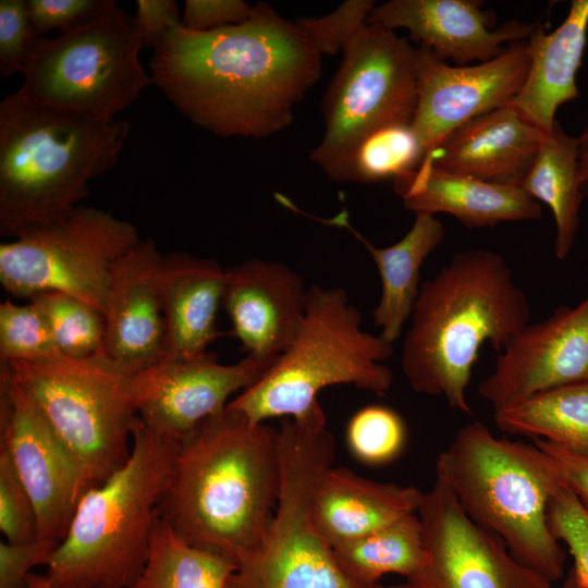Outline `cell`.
<instances>
[{
    "label": "cell",
    "instance_id": "1",
    "mask_svg": "<svg viewBox=\"0 0 588 588\" xmlns=\"http://www.w3.org/2000/svg\"><path fill=\"white\" fill-rule=\"evenodd\" d=\"M321 57L296 22L260 2L236 25L194 32L174 23L149 68L152 83L194 124L222 137L260 138L292 123L320 78Z\"/></svg>",
    "mask_w": 588,
    "mask_h": 588
},
{
    "label": "cell",
    "instance_id": "2",
    "mask_svg": "<svg viewBox=\"0 0 588 588\" xmlns=\"http://www.w3.org/2000/svg\"><path fill=\"white\" fill-rule=\"evenodd\" d=\"M280 488L279 429L225 407L179 441L158 512L191 546L237 563L265 539Z\"/></svg>",
    "mask_w": 588,
    "mask_h": 588
},
{
    "label": "cell",
    "instance_id": "3",
    "mask_svg": "<svg viewBox=\"0 0 588 588\" xmlns=\"http://www.w3.org/2000/svg\"><path fill=\"white\" fill-rule=\"evenodd\" d=\"M411 317L401 353L408 383L471 414L466 390L480 348L500 354L529 323L530 308L504 258L476 248L455 253L421 283Z\"/></svg>",
    "mask_w": 588,
    "mask_h": 588
},
{
    "label": "cell",
    "instance_id": "4",
    "mask_svg": "<svg viewBox=\"0 0 588 588\" xmlns=\"http://www.w3.org/2000/svg\"><path fill=\"white\" fill-rule=\"evenodd\" d=\"M130 123L38 103L20 89L0 102V234L53 223L112 170Z\"/></svg>",
    "mask_w": 588,
    "mask_h": 588
},
{
    "label": "cell",
    "instance_id": "5",
    "mask_svg": "<svg viewBox=\"0 0 588 588\" xmlns=\"http://www.w3.org/2000/svg\"><path fill=\"white\" fill-rule=\"evenodd\" d=\"M179 441L139 418L126 462L79 498L47 565L53 588H130L142 574Z\"/></svg>",
    "mask_w": 588,
    "mask_h": 588
},
{
    "label": "cell",
    "instance_id": "6",
    "mask_svg": "<svg viewBox=\"0 0 588 588\" xmlns=\"http://www.w3.org/2000/svg\"><path fill=\"white\" fill-rule=\"evenodd\" d=\"M436 479L519 563L551 584L564 576L565 551L548 525L562 481L535 443L498 438L481 422H469L438 455Z\"/></svg>",
    "mask_w": 588,
    "mask_h": 588
},
{
    "label": "cell",
    "instance_id": "7",
    "mask_svg": "<svg viewBox=\"0 0 588 588\" xmlns=\"http://www.w3.org/2000/svg\"><path fill=\"white\" fill-rule=\"evenodd\" d=\"M360 324L362 315L343 289L311 285L291 346L226 407L253 422H265L273 417L310 416L321 409L318 393L333 384L385 394L393 373L383 362L393 355V344Z\"/></svg>",
    "mask_w": 588,
    "mask_h": 588
},
{
    "label": "cell",
    "instance_id": "8",
    "mask_svg": "<svg viewBox=\"0 0 588 588\" xmlns=\"http://www.w3.org/2000/svg\"><path fill=\"white\" fill-rule=\"evenodd\" d=\"M65 448L83 493L128 458L138 414L131 378L101 352L72 359L4 362Z\"/></svg>",
    "mask_w": 588,
    "mask_h": 588
},
{
    "label": "cell",
    "instance_id": "9",
    "mask_svg": "<svg viewBox=\"0 0 588 588\" xmlns=\"http://www.w3.org/2000/svg\"><path fill=\"white\" fill-rule=\"evenodd\" d=\"M143 47L134 19L110 0L73 29L42 37L19 89L38 103L114 119L152 83Z\"/></svg>",
    "mask_w": 588,
    "mask_h": 588
},
{
    "label": "cell",
    "instance_id": "10",
    "mask_svg": "<svg viewBox=\"0 0 588 588\" xmlns=\"http://www.w3.org/2000/svg\"><path fill=\"white\" fill-rule=\"evenodd\" d=\"M342 54L322 101L323 137L310 152L334 181L366 136L412 123L418 96L416 48L394 30L366 24Z\"/></svg>",
    "mask_w": 588,
    "mask_h": 588
},
{
    "label": "cell",
    "instance_id": "11",
    "mask_svg": "<svg viewBox=\"0 0 588 588\" xmlns=\"http://www.w3.org/2000/svg\"><path fill=\"white\" fill-rule=\"evenodd\" d=\"M139 240L130 221L76 206L60 220L0 245V283L15 297L60 292L103 314L115 265Z\"/></svg>",
    "mask_w": 588,
    "mask_h": 588
},
{
    "label": "cell",
    "instance_id": "12",
    "mask_svg": "<svg viewBox=\"0 0 588 588\" xmlns=\"http://www.w3.org/2000/svg\"><path fill=\"white\" fill-rule=\"evenodd\" d=\"M417 515L426 558L418 576L407 581L421 588H553L476 524L440 480L424 493Z\"/></svg>",
    "mask_w": 588,
    "mask_h": 588
},
{
    "label": "cell",
    "instance_id": "13",
    "mask_svg": "<svg viewBox=\"0 0 588 588\" xmlns=\"http://www.w3.org/2000/svg\"><path fill=\"white\" fill-rule=\"evenodd\" d=\"M1 445L35 509L37 539L59 544L83 494L78 471L32 396L0 368Z\"/></svg>",
    "mask_w": 588,
    "mask_h": 588
},
{
    "label": "cell",
    "instance_id": "14",
    "mask_svg": "<svg viewBox=\"0 0 588 588\" xmlns=\"http://www.w3.org/2000/svg\"><path fill=\"white\" fill-rule=\"evenodd\" d=\"M418 85L412 127L425 152L470 120L510 103L529 68L527 42L517 41L476 65H449L428 49L415 54Z\"/></svg>",
    "mask_w": 588,
    "mask_h": 588
},
{
    "label": "cell",
    "instance_id": "15",
    "mask_svg": "<svg viewBox=\"0 0 588 588\" xmlns=\"http://www.w3.org/2000/svg\"><path fill=\"white\" fill-rule=\"evenodd\" d=\"M278 357L247 354L235 364L222 365L205 353L159 363L131 378L138 418L151 430L180 441L222 413L232 393L259 381Z\"/></svg>",
    "mask_w": 588,
    "mask_h": 588
},
{
    "label": "cell",
    "instance_id": "16",
    "mask_svg": "<svg viewBox=\"0 0 588 588\" xmlns=\"http://www.w3.org/2000/svg\"><path fill=\"white\" fill-rule=\"evenodd\" d=\"M588 382V296L527 324L498 355L479 394L494 412L552 389Z\"/></svg>",
    "mask_w": 588,
    "mask_h": 588
},
{
    "label": "cell",
    "instance_id": "17",
    "mask_svg": "<svg viewBox=\"0 0 588 588\" xmlns=\"http://www.w3.org/2000/svg\"><path fill=\"white\" fill-rule=\"evenodd\" d=\"M311 498L308 483H283L265 539L236 563L226 588H358L342 574L314 525Z\"/></svg>",
    "mask_w": 588,
    "mask_h": 588
},
{
    "label": "cell",
    "instance_id": "18",
    "mask_svg": "<svg viewBox=\"0 0 588 588\" xmlns=\"http://www.w3.org/2000/svg\"><path fill=\"white\" fill-rule=\"evenodd\" d=\"M162 257L151 238L139 240L113 270L103 311L102 353L128 375L163 360Z\"/></svg>",
    "mask_w": 588,
    "mask_h": 588
},
{
    "label": "cell",
    "instance_id": "19",
    "mask_svg": "<svg viewBox=\"0 0 588 588\" xmlns=\"http://www.w3.org/2000/svg\"><path fill=\"white\" fill-rule=\"evenodd\" d=\"M222 304L247 354L278 357L302 326L307 289L286 265L252 258L225 269Z\"/></svg>",
    "mask_w": 588,
    "mask_h": 588
},
{
    "label": "cell",
    "instance_id": "20",
    "mask_svg": "<svg viewBox=\"0 0 588 588\" xmlns=\"http://www.w3.org/2000/svg\"><path fill=\"white\" fill-rule=\"evenodd\" d=\"M494 22L492 12L471 0H391L376 5L367 20L391 30L407 29L418 47L457 65L498 57L505 42L529 38L537 25L509 21L493 29Z\"/></svg>",
    "mask_w": 588,
    "mask_h": 588
},
{
    "label": "cell",
    "instance_id": "21",
    "mask_svg": "<svg viewBox=\"0 0 588 588\" xmlns=\"http://www.w3.org/2000/svg\"><path fill=\"white\" fill-rule=\"evenodd\" d=\"M544 134L510 102L465 123L424 159L453 174L520 186Z\"/></svg>",
    "mask_w": 588,
    "mask_h": 588
},
{
    "label": "cell",
    "instance_id": "22",
    "mask_svg": "<svg viewBox=\"0 0 588 588\" xmlns=\"http://www.w3.org/2000/svg\"><path fill=\"white\" fill-rule=\"evenodd\" d=\"M393 189L404 207L415 215L443 212L468 228L536 220L542 213L540 204L520 186L453 174L426 159L394 179Z\"/></svg>",
    "mask_w": 588,
    "mask_h": 588
},
{
    "label": "cell",
    "instance_id": "23",
    "mask_svg": "<svg viewBox=\"0 0 588 588\" xmlns=\"http://www.w3.org/2000/svg\"><path fill=\"white\" fill-rule=\"evenodd\" d=\"M225 279V269L212 259L177 252L163 255L160 269L164 318L162 362L189 359L207 353L208 345L219 335L217 314Z\"/></svg>",
    "mask_w": 588,
    "mask_h": 588
},
{
    "label": "cell",
    "instance_id": "24",
    "mask_svg": "<svg viewBox=\"0 0 588 588\" xmlns=\"http://www.w3.org/2000/svg\"><path fill=\"white\" fill-rule=\"evenodd\" d=\"M422 495L413 486L373 481L332 465L315 487L311 518L333 548L417 513Z\"/></svg>",
    "mask_w": 588,
    "mask_h": 588
},
{
    "label": "cell",
    "instance_id": "25",
    "mask_svg": "<svg viewBox=\"0 0 588 588\" xmlns=\"http://www.w3.org/2000/svg\"><path fill=\"white\" fill-rule=\"evenodd\" d=\"M588 32V0H573L564 21L547 33L536 25L527 42L529 68L511 101L544 133L552 131L558 108L578 97L576 75Z\"/></svg>",
    "mask_w": 588,
    "mask_h": 588
},
{
    "label": "cell",
    "instance_id": "26",
    "mask_svg": "<svg viewBox=\"0 0 588 588\" xmlns=\"http://www.w3.org/2000/svg\"><path fill=\"white\" fill-rule=\"evenodd\" d=\"M311 218L346 228L369 253L381 279V295L372 311L373 323L381 329L380 335L393 344L412 316L421 285V266L443 241L442 222L433 215L417 213L411 230L399 242L377 247L350 224L345 211L328 220Z\"/></svg>",
    "mask_w": 588,
    "mask_h": 588
},
{
    "label": "cell",
    "instance_id": "27",
    "mask_svg": "<svg viewBox=\"0 0 588 588\" xmlns=\"http://www.w3.org/2000/svg\"><path fill=\"white\" fill-rule=\"evenodd\" d=\"M520 187L552 211L555 223L554 255L564 260L575 242L584 198L578 171V138L556 121L546 133Z\"/></svg>",
    "mask_w": 588,
    "mask_h": 588
},
{
    "label": "cell",
    "instance_id": "28",
    "mask_svg": "<svg viewBox=\"0 0 588 588\" xmlns=\"http://www.w3.org/2000/svg\"><path fill=\"white\" fill-rule=\"evenodd\" d=\"M332 552L342 574L358 588H379V580L387 574L413 580L426 558L417 513L335 546Z\"/></svg>",
    "mask_w": 588,
    "mask_h": 588
},
{
    "label": "cell",
    "instance_id": "29",
    "mask_svg": "<svg viewBox=\"0 0 588 588\" xmlns=\"http://www.w3.org/2000/svg\"><path fill=\"white\" fill-rule=\"evenodd\" d=\"M503 432L543 440L588 458V382L536 394L494 412Z\"/></svg>",
    "mask_w": 588,
    "mask_h": 588
},
{
    "label": "cell",
    "instance_id": "30",
    "mask_svg": "<svg viewBox=\"0 0 588 588\" xmlns=\"http://www.w3.org/2000/svg\"><path fill=\"white\" fill-rule=\"evenodd\" d=\"M236 563L183 540L160 516L146 565L130 588H226Z\"/></svg>",
    "mask_w": 588,
    "mask_h": 588
},
{
    "label": "cell",
    "instance_id": "31",
    "mask_svg": "<svg viewBox=\"0 0 588 588\" xmlns=\"http://www.w3.org/2000/svg\"><path fill=\"white\" fill-rule=\"evenodd\" d=\"M426 152L411 124H395L366 136L353 150L338 182L396 179L419 166Z\"/></svg>",
    "mask_w": 588,
    "mask_h": 588
},
{
    "label": "cell",
    "instance_id": "32",
    "mask_svg": "<svg viewBox=\"0 0 588 588\" xmlns=\"http://www.w3.org/2000/svg\"><path fill=\"white\" fill-rule=\"evenodd\" d=\"M29 301L42 311L61 356L83 359L102 352L106 320L101 311L60 292L40 293Z\"/></svg>",
    "mask_w": 588,
    "mask_h": 588
},
{
    "label": "cell",
    "instance_id": "33",
    "mask_svg": "<svg viewBox=\"0 0 588 588\" xmlns=\"http://www.w3.org/2000/svg\"><path fill=\"white\" fill-rule=\"evenodd\" d=\"M403 418L383 405L357 411L346 427L347 446L355 458L367 465H383L395 460L406 444Z\"/></svg>",
    "mask_w": 588,
    "mask_h": 588
},
{
    "label": "cell",
    "instance_id": "34",
    "mask_svg": "<svg viewBox=\"0 0 588 588\" xmlns=\"http://www.w3.org/2000/svg\"><path fill=\"white\" fill-rule=\"evenodd\" d=\"M58 356L48 322L35 302L0 304L1 362H39Z\"/></svg>",
    "mask_w": 588,
    "mask_h": 588
},
{
    "label": "cell",
    "instance_id": "35",
    "mask_svg": "<svg viewBox=\"0 0 588 588\" xmlns=\"http://www.w3.org/2000/svg\"><path fill=\"white\" fill-rule=\"evenodd\" d=\"M548 525L554 538L566 546L572 569L588 588V510L563 483L550 501Z\"/></svg>",
    "mask_w": 588,
    "mask_h": 588
},
{
    "label": "cell",
    "instance_id": "36",
    "mask_svg": "<svg viewBox=\"0 0 588 588\" xmlns=\"http://www.w3.org/2000/svg\"><path fill=\"white\" fill-rule=\"evenodd\" d=\"M375 7L372 0H348L326 16L298 19L296 24L321 56H333L343 52L367 24Z\"/></svg>",
    "mask_w": 588,
    "mask_h": 588
},
{
    "label": "cell",
    "instance_id": "37",
    "mask_svg": "<svg viewBox=\"0 0 588 588\" xmlns=\"http://www.w3.org/2000/svg\"><path fill=\"white\" fill-rule=\"evenodd\" d=\"M42 37L33 26L26 0L0 1V74H24Z\"/></svg>",
    "mask_w": 588,
    "mask_h": 588
},
{
    "label": "cell",
    "instance_id": "38",
    "mask_svg": "<svg viewBox=\"0 0 588 588\" xmlns=\"http://www.w3.org/2000/svg\"><path fill=\"white\" fill-rule=\"evenodd\" d=\"M0 530L5 541L25 543L37 539L33 502L8 451L0 446Z\"/></svg>",
    "mask_w": 588,
    "mask_h": 588
},
{
    "label": "cell",
    "instance_id": "39",
    "mask_svg": "<svg viewBox=\"0 0 588 588\" xmlns=\"http://www.w3.org/2000/svg\"><path fill=\"white\" fill-rule=\"evenodd\" d=\"M110 0H26L30 22L42 35L52 29L60 34L88 21L102 11Z\"/></svg>",
    "mask_w": 588,
    "mask_h": 588
},
{
    "label": "cell",
    "instance_id": "40",
    "mask_svg": "<svg viewBox=\"0 0 588 588\" xmlns=\"http://www.w3.org/2000/svg\"><path fill=\"white\" fill-rule=\"evenodd\" d=\"M57 543L36 539L25 543L0 542V588H23L30 569L48 565Z\"/></svg>",
    "mask_w": 588,
    "mask_h": 588
},
{
    "label": "cell",
    "instance_id": "41",
    "mask_svg": "<svg viewBox=\"0 0 588 588\" xmlns=\"http://www.w3.org/2000/svg\"><path fill=\"white\" fill-rule=\"evenodd\" d=\"M254 11L255 5L243 0H186L181 23L189 30L207 32L241 24Z\"/></svg>",
    "mask_w": 588,
    "mask_h": 588
},
{
    "label": "cell",
    "instance_id": "42",
    "mask_svg": "<svg viewBox=\"0 0 588 588\" xmlns=\"http://www.w3.org/2000/svg\"><path fill=\"white\" fill-rule=\"evenodd\" d=\"M136 8L133 19L145 46L156 48L169 28L180 21L174 0H137Z\"/></svg>",
    "mask_w": 588,
    "mask_h": 588
},
{
    "label": "cell",
    "instance_id": "43",
    "mask_svg": "<svg viewBox=\"0 0 588 588\" xmlns=\"http://www.w3.org/2000/svg\"><path fill=\"white\" fill-rule=\"evenodd\" d=\"M550 458L560 480L588 510V458L543 440H534Z\"/></svg>",
    "mask_w": 588,
    "mask_h": 588
},
{
    "label": "cell",
    "instance_id": "44",
    "mask_svg": "<svg viewBox=\"0 0 588 588\" xmlns=\"http://www.w3.org/2000/svg\"><path fill=\"white\" fill-rule=\"evenodd\" d=\"M577 138L579 180L584 187L588 183V126Z\"/></svg>",
    "mask_w": 588,
    "mask_h": 588
},
{
    "label": "cell",
    "instance_id": "45",
    "mask_svg": "<svg viewBox=\"0 0 588 588\" xmlns=\"http://www.w3.org/2000/svg\"><path fill=\"white\" fill-rule=\"evenodd\" d=\"M23 588H53L45 575H38L30 573L26 579Z\"/></svg>",
    "mask_w": 588,
    "mask_h": 588
},
{
    "label": "cell",
    "instance_id": "46",
    "mask_svg": "<svg viewBox=\"0 0 588 588\" xmlns=\"http://www.w3.org/2000/svg\"><path fill=\"white\" fill-rule=\"evenodd\" d=\"M559 588H585L571 568Z\"/></svg>",
    "mask_w": 588,
    "mask_h": 588
},
{
    "label": "cell",
    "instance_id": "47",
    "mask_svg": "<svg viewBox=\"0 0 588 588\" xmlns=\"http://www.w3.org/2000/svg\"><path fill=\"white\" fill-rule=\"evenodd\" d=\"M379 588H421V587L406 580V583L401 584V585L388 586V587L380 586Z\"/></svg>",
    "mask_w": 588,
    "mask_h": 588
}]
</instances>
